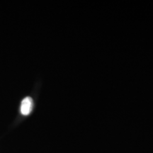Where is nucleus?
I'll use <instances>...</instances> for the list:
<instances>
[{
    "instance_id": "f257e3e1",
    "label": "nucleus",
    "mask_w": 153,
    "mask_h": 153,
    "mask_svg": "<svg viewBox=\"0 0 153 153\" xmlns=\"http://www.w3.org/2000/svg\"><path fill=\"white\" fill-rule=\"evenodd\" d=\"M33 99L29 97H26L23 99L22 104H21V113L24 116H27V115L30 114V113L33 109Z\"/></svg>"
}]
</instances>
